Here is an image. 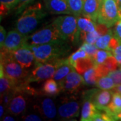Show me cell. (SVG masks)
Returning <instances> with one entry per match:
<instances>
[{
    "label": "cell",
    "mask_w": 121,
    "mask_h": 121,
    "mask_svg": "<svg viewBox=\"0 0 121 121\" xmlns=\"http://www.w3.org/2000/svg\"><path fill=\"white\" fill-rule=\"evenodd\" d=\"M47 15V12L40 2L28 5L16 21V29L23 35L28 36L34 32Z\"/></svg>",
    "instance_id": "obj_1"
},
{
    "label": "cell",
    "mask_w": 121,
    "mask_h": 121,
    "mask_svg": "<svg viewBox=\"0 0 121 121\" xmlns=\"http://www.w3.org/2000/svg\"><path fill=\"white\" fill-rule=\"evenodd\" d=\"M34 52L35 65L63 58L69 52L71 47L63 39L39 45H30Z\"/></svg>",
    "instance_id": "obj_2"
},
{
    "label": "cell",
    "mask_w": 121,
    "mask_h": 121,
    "mask_svg": "<svg viewBox=\"0 0 121 121\" xmlns=\"http://www.w3.org/2000/svg\"><path fill=\"white\" fill-rule=\"evenodd\" d=\"M0 59V73L13 80L16 83V86L26 82L29 75L28 71L16 60L12 52L1 51Z\"/></svg>",
    "instance_id": "obj_3"
},
{
    "label": "cell",
    "mask_w": 121,
    "mask_h": 121,
    "mask_svg": "<svg viewBox=\"0 0 121 121\" xmlns=\"http://www.w3.org/2000/svg\"><path fill=\"white\" fill-rule=\"evenodd\" d=\"M53 23L60 33L61 39L67 42L79 44L80 35L78 26V17L74 15L64 14L55 19Z\"/></svg>",
    "instance_id": "obj_4"
},
{
    "label": "cell",
    "mask_w": 121,
    "mask_h": 121,
    "mask_svg": "<svg viewBox=\"0 0 121 121\" xmlns=\"http://www.w3.org/2000/svg\"><path fill=\"white\" fill-rule=\"evenodd\" d=\"M68 60V58H59L36 65V67L26 79V83L41 82L52 78L56 69Z\"/></svg>",
    "instance_id": "obj_5"
},
{
    "label": "cell",
    "mask_w": 121,
    "mask_h": 121,
    "mask_svg": "<svg viewBox=\"0 0 121 121\" xmlns=\"http://www.w3.org/2000/svg\"><path fill=\"white\" fill-rule=\"evenodd\" d=\"M121 20V13L116 0H102L96 23L104 24L108 28H111Z\"/></svg>",
    "instance_id": "obj_6"
},
{
    "label": "cell",
    "mask_w": 121,
    "mask_h": 121,
    "mask_svg": "<svg viewBox=\"0 0 121 121\" xmlns=\"http://www.w3.org/2000/svg\"><path fill=\"white\" fill-rule=\"evenodd\" d=\"M60 33L52 22L38 31L28 36L27 43L29 45H39L61 40Z\"/></svg>",
    "instance_id": "obj_7"
},
{
    "label": "cell",
    "mask_w": 121,
    "mask_h": 121,
    "mask_svg": "<svg viewBox=\"0 0 121 121\" xmlns=\"http://www.w3.org/2000/svg\"><path fill=\"white\" fill-rule=\"evenodd\" d=\"M113 94L112 90L91 89L84 92L83 98L91 100L99 110H104L111 102Z\"/></svg>",
    "instance_id": "obj_8"
},
{
    "label": "cell",
    "mask_w": 121,
    "mask_h": 121,
    "mask_svg": "<svg viewBox=\"0 0 121 121\" xmlns=\"http://www.w3.org/2000/svg\"><path fill=\"white\" fill-rule=\"evenodd\" d=\"M28 36L20 32L18 30L9 31L5 40L4 43L1 47V51L12 52L27 44Z\"/></svg>",
    "instance_id": "obj_9"
},
{
    "label": "cell",
    "mask_w": 121,
    "mask_h": 121,
    "mask_svg": "<svg viewBox=\"0 0 121 121\" xmlns=\"http://www.w3.org/2000/svg\"><path fill=\"white\" fill-rule=\"evenodd\" d=\"M60 90L67 93H73L83 83V78L75 69L71 71L59 82Z\"/></svg>",
    "instance_id": "obj_10"
},
{
    "label": "cell",
    "mask_w": 121,
    "mask_h": 121,
    "mask_svg": "<svg viewBox=\"0 0 121 121\" xmlns=\"http://www.w3.org/2000/svg\"><path fill=\"white\" fill-rule=\"evenodd\" d=\"M12 55L16 60L24 69L29 68L33 65L34 63H35L34 52L28 43L12 52Z\"/></svg>",
    "instance_id": "obj_11"
},
{
    "label": "cell",
    "mask_w": 121,
    "mask_h": 121,
    "mask_svg": "<svg viewBox=\"0 0 121 121\" xmlns=\"http://www.w3.org/2000/svg\"><path fill=\"white\" fill-rule=\"evenodd\" d=\"M80 106L75 100H71L62 104L58 109V114L60 118L71 120L79 115Z\"/></svg>",
    "instance_id": "obj_12"
},
{
    "label": "cell",
    "mask_w": 121,
    "mask_h": 121,
    "mask_svg": "<svg viewBox=\"0 0 121 121\" xmlns=\"http://www.w3.org/2000/svg\"><path fill=\"white\" fill-rule=\"evenodd\" d=\"M45 7L52 14H71L67 0H44Z\"/></svg>",
    "instance_id": "obj_13"
},
{
    "label": "cell",
    "mask_w": 121,
    "mask_h": 121,
    "mask_svg": "<svg viewBox=\"0 0 121 121\" xmlns=\"http://www.w3.org/2000/svg\"><path fill=\"white\" fill-rule=\"evenodd\" d=\"M102 4V0H86L82 15L97 22Z\"/></svg>",
    "instance_id": "obj_14"
},
{
    "label": "cell",
    "mask_w": 121,
    "mask_h": 121,
    "mask_svg": "<svg viewBox=\"0 0 121 121\" xmlns=\"http://www.w3.org/2000/svg\"><path fill=\"white\" fill-rule=\"evenodd\" d=\"M20 93L16 94L12 99L8 106V111L13 115H20L26 111L27 108L26 98Z\"/></svg>",
    "instance_id": "obj_15"
},
{
    "label": "cell",
    "mask_w": 121,
    "mask_h": 121,
    "mask_svg": "<svg viewBox=\"0 0 121 121\" xmlns=\"http://www.w3.org/2000/svg\"><path fill=\"white\" fill-rule=\"evenodd\" d=\"M35 107L46 118L53 119L56 117V106L54 101L50 98H44L39 105L35 106Z\"/></svg>",
    "instance_id": "obj_16"
},
{
    "label": "cell",
    "mask_w": 121,
    "mask_h": 121,
    "mask_svg": "<svg viewBox=\"0 0 121 121\" xmlns=\"http://www.w3.org/2000/svg\"><path fill=\"white\" fill-rule=\"evenodd\" d=\"M78 26L79 35H80V41L83 43L85 36L87 33L91 32L95 30L96 22H94L91 19L85 16H78Z\"/></svg>",
    "instance_id": "obj_17"
},
{
    "label": "cell",
    "mask_w": 121,
    "mask_h": 121,
    "mask_svg": "<svg viewBox=\"0 0 121 121\" xmlns=\"http://www.w3.org/2000/svg\"><path fill=\"white\" fill-rule=\"evenodd\" d=\"M95 104L90 99H84L81 112V121H92L93 117L98 112Z\"/></svg>",
    "instance_id": "obj_18"
},
{
    "label": "cell",
    "mask_w": 121,
    "mask_h": 121,
    "mask_svg": "<svg viewBox=\"0 0 121 121\" xmlns=\"http://www.w3.org/2000/svg\"><path fill=\"white\" fill-rule=\"evenodd\" d=\"M104 111L106 112L112 117L114 121H117V114L121 111V94L114 92L113 94L112 99L107 108Z\"/></svg>",
    "instance_id": "obj_19"
},
{
    "label": "cell",
    "mask_w": 121,
    "mask_h": 121,
    "mask_svg": "<svg viewBox=\"0 0 121 121\" xmlns=\"http://www.w3.org/2000/svg\"><path fill=\"white\" fill-rule=\"evenodd\" d=\"M60 91L61 90L59 82H56V80L53 78H50L47 79V81L44 83L40 94L49 96H54L59 94Z\"/></svg>",
    "instance_id": "obj_20"
},
{
    "label": "cell",
    "mask_w": 121,
    "mask_h": 121,
    "mask_svg": "<svg viewBox=\"0 0 121 121\" xmlns=\"http://www.w3.org/2000/svg\"><path fill=\"white\" fill-rule=\"evenodd\" d=\"M75 68L72 65H71L69 63V60H67L63 64L59 66L56 69L55 73L54 74L52 78L55 79L56 82H59L63 78H65L68 74L74 70Z\"/></svg>",
    "instance_id": "obj_21"
},
{
    "label": "cell",
    "mask_w": 121,
    "mask_h": 121,
    "mask_svg": "<svg viewBox=\"0 0 121 121\" xmlns=\"http://www.w3.org/2000/svg\"><path fill=\"white\" fill-rule=\"evenodd\" d=\"M16 83L11 79L5 76L4 73H0V93L1 96L11 91H15Z\"/></svg>",
    "instance_id": "obj_22"
},
{
    "label": "cell",
    "mask_w": 121,
    "mask_h": 121,
    "mask_svg": "<svg viewBox=\"0 0 121 121\" xmlns=\"http://www.w3.org/2000/svg\"><path fill=\"white\" fill-rule=\"evenodd\" d=\"M73 67L77 72L79 74H83L88 69L95 67V64L91 57H87L80 59L77 60Z\"/></svg>",
    "instance_id": "obj_23"
},
{
    "label": "cell",
    "mask_w": 121,
    "mask_h": 121,
    "mask_svg": "<svg viewBox=\"0 0 121 121\" xmlns=\"http://www.w3.org/2000/svg\"><path fill=\"white\" fill-rule=\"evenodd\" d=\"M83 84L87 86H94L96 85V83L99 78L97 73L95 67H93L83 73Z\"/></svg>",
    "instance_id": "obj_24"
},
{
    "label": "cell",
    "mask_w": 121,
    "mask_h": 121,
    "mask_svg": "<svg viewBox=\"0 0 121 121\" xmlns=\"http://www.w3.org/2000/svg\"><path fill=\"white\" fill-rule=\"evenodd\" d=\"M69 9L73 14L75 16H79L82 14L83 9L86 0H67Z\"/></svg>",
    "instance_id": "obj_25"
},
{
    "label": "cell",
    "mask_w": 121,
    "mask_h": 121,
    "mask_svg": "<svg viewBox=\"0 0 121 121\" xmlns=\"http://www.w3.org/2000/svg\"><path fill=\"white\" fill-rule=\"evenodd\" d=\"M113 35L114 34H113L112 31L111 30V29H110L106 35L101 36L99 38H98V39L95 42V46L99 49L108 51V44Z\"/></svg>",
    "instance_id": "obj_26"
},
{
    "label": "cell",
    "mask_w": 121,
    "mask_h": 121,
    "mask_svg": "<svg viewBox=\"0 0 121 121\" xmlns=\"http://www.w3.org/2000/svg\"><path fill=\"white\" fill-rule=\"evenodd\" d=\"M95 86L100 90H110L116 86L112 79L108 75L99 78Z\"/></svg>",
    "instance_id": "obj_27"
},
{
    "label": "cell",
    "mask_w": 121,
    "mask_h": 121,
    "mask_svg": "<svg viewBox=\"0 0 121 121\" xmlns=\"http://www.w3.org/2000/svg\"><path fill=\"white\" fill-rule=\"evenodd\" d=\"M112 55H114L112 51L100 49V50L97 51L94 56H93L92 59L94 62L95 66H96V65L102 64L108 56H110Z\"/></svg>",
    "instance_id": "obj_28"
},
{
    "label": "cell",
    "mask_w": 121,
    "mask_h": 121,
    "mask_svg": "<svg viewBox=\"0 0 121 121\" xmlns=\"http://www.w3.org/2000/svg\"><path fill=\"white\" fill-rule=\"evenodd\" d=\"M87 57H91V56H89L87 53L83 49H82V48H79L78 51H76L68 57V60L71 65L74 66L75 62L78 60L80 59H83V58H87Z\"/></svg>",
    "instance_id": "obj_29"
},
{
    "label": "cell",
    "mask_w": 121,
    "mask_h": 121,
    "mask_svg": "<svg viewBox=\"0 0 121 121\" xmlns=\"http://www.w3.org/2000/svg\"><path fill=\"white\" fill-rule=\"evenodd\" d=\"M102 64H103V65L106 69H108L109 71L117 70V68L119 67L117 59H116L115 56H114V55L108 56Z\"/></svg>",
    "instance_id": "obj_30"
},
{
    "label": "cell",
    "mask_w": 121,
    "mask_h": 121,
    "mask_svg": "<svg viewBox=\"0 0 121 121\" xmlns=\"http://www.w3.org/2000/svg\"><path fill=\"white\" fill-rule=\"evenodd\" d=\"M82 49H83L87 53V55L91 58H93V56H94L95 52H97V51L98 50V47L95 46L94 44L87 43H84L82 44V45L81 46V47Z\"/></svg>",
    "instance_id": "obj_31"
},
{
    "label": "cell",
    "mask_w": 121,
    "mask_h": 121,
    "mask_svg": "<svg viewBox=\"0 0 121 121\" xmlns=\"http://www.w3.org/2000/svg\"><path fill=\"white\" fill-rule=\"evenodd\" d=\"M35 0H17L16 6L15 7L16 12L17 14L22 13V12L30 4Z\"/></svg>",
    "instance_id": "obj_32"
},
{
    "label": "cell",
    "mask_w": 121,
    "mask_h": 121,
    "mask_svg": "<svg viewBox=\"0 0 121 121\" xmlns=\"http://www.w3.org/2000/svg\"><path fill=\"white\" fill-rule=\"evenodd\" d=\"M101 36L98 34V32L96 31V30L94 32H89V33H87L86 36H85V39L83 40V43H87L90 44H94L95 43L96 40L99 38Z\"/></svg>",
    "instance_id": "obj_33"
},
{
    "label": "cell",
    "mask_w": 121,
    "mask_h": 121,
    "mask_svg": "<svg viewBox=\"0 0 121 121\" xmlns=\"http://www.w3.org/2000/svg\"><path fill=\"white\" fill-rule=\"evenodd\" d=\"M108 75L112 79L116 86L121 85V69L110 71Z\"/></svg>",
    "instance_id": "obj_34"
},
{
    "label": "cell",
    "mask_w": 121,
    "mask_h": 121,
    "mask_svg": "<svg viewBox=\"0 0 121 121\" xmlns=\"http://www.w3.org/2000/svg\"><path fill=\"white\" fill-rule=\"evenodd\" d=\"M110 28H108L106 25L101 23H96L95 30L100 36H103L108 32Z\"/></svg>",
    "instance_id": "obj_35"
},
{
    "label": "cell",
    "mask_w": 121,
    "mask_h": 121,
    "mask_svg": "<svg viewBox=\"0 0 121 121\" xmlns=\"http://www.w3.org/2000/svg\"><path fill=\"white\" fill-rule=\"evenodd\" d=\"M121 44V42L118 40V39H117L114 35H113V36L112 37V39L109 43V44H108V51L112 52L113 51L114 49H116Z\"/></svg>",
    "instance_id": "obj_36"
},
{
    "label": "cell",
    "mask_w": 121,
    "mask_h": 121,
    "mask_svg": "<svg viewBox=\"0 0 121 121\" xmlns=\"http://www.w3.org/2000/svg\"><path fill=\"white\" fill-rule=\"evenodd\" d=\"M114 35L118 39V40L121 43V20L118 22H117V24L114 25Z\"/></svg>",
    "instance_id": "obj_37"
},
{
    "label": "cell",
    "mask_w": 121,
    "mask_h": 121,
    "mask_svg": "<svg viewBox=\"0 0 121 121\" xmlns=\"http://www.w3.org/2000/svg\"><path fill=\"white\" fill-rule=\"evenodd\" d=\"M0 3L8 7L9 9H12L16 6L17 0H0Z\"/></svg>",
    "instance_id": "obj_38"
},
{
    "label": "cell",
    "mask_w": 121,
    "mask_h": 121,
    "mask_svg": "<svg viewBox=\"0 0 121 121\" xmlns=\"http://www.w3.org/2000/svg\"><path fill=\"white\" fill-rule=\"evenodd\" d=\"M23 120L24 121H42V119L40 118V117H39L38 115L36 114H28L26 117H22Z\"/></svg>",
    "instance_id": "obj_39"
},
{
    "label": "cell",
    "mask_w": 121,
    "mask_h": 121,
    "mask_svg": "<svg viewBox=\"0 0 121 121\" xmlns=\"http://www.w3.org/2000/svg\"><path fill=\"white\" fill-rule=\"evenodd\" d=\"M6 31L4 29V28L2 26H0V46L2 47L4 43V41L6 39Z\"/></svg>",
    "instance_id": "obj_40"
},
{
    "label": "cell",
    "mask_w": 121,
    "mask_h": 121,
    "mask_svg": "<svg viewBox=\"0 0 121 121\" xmlns=\"http://www.w3.org/2000/svg\"><path fill=\"white\" fill-rule=\"evenodd\" d=\"M10 9L8 8V7H6L5 5L3 4H1L0 5V13H1V18H2V17L5 16H6L8 13Z\"/></svg>",
    "instance_id": "obj_41"
},
{
    "label": "cell",
    "mask_w": 121,
    "mask_h": 121,
    "mask_svg": "<svg viewBox=\"0 0 121 121\" xmlns=\"http://www.w3.org/2000/svg\"><path fill=\"white\" fill-rule=\"evenodd\" d=\"M114 56H115L117 62L118 63V65L121 66V54H116V55H114Z\"/></svg>",
    "instance_id": "obj_42"
},
{
    "label": "cell",
    "mask_w": 121,
    "mask_h": 121,
    "mask_svg": "<svg viewBox=\"0 0 121 121\" xmlns=\"http://www.w3.org/2000/svg\"><path fill=\"white\" fill-rule=\"evenodd\" d=\"M113 55H116V54H121V44L118 47L114 49L112 51Z\"/></svg>",
    "instance_id": "obj_43"
},
{
    "label": "cell",
    "mask_w": 121,
    "mask_h": 121,
    "mask_svg": "<svg viewBox=\"0 0 121 121\" xmlns=\"http://www.w3.org/2000/svg\"><path fill=\"white\" fill-rule=\"evenodd\" d=\"M112 90L113 91H114V92H118V93H121V85L115 86Z\"/></svg>",
    "instance_id": "obj_44"
},
{
    "label": "cell",
    "mask_w": 121,
    "mask_h": 121,
    "mask_svg": "<svg viewBox=\"0 0 121 121\" xmlns=\"http://www.w3.org/2000/svg\"><path fill=\"white\" fill-rule=\"evenodd\" d=\"M4 107L5 106L4 105L2 106V104H1V106H0V118H2L4 114Z\"/></svg>",
    "instance_id": "obj_45"
},
{
    "label": "cell",
    "mask_w": 121,
    "mask_h": 121,
    "mask_svg": "<svg viewBox=\"0 0 121 121\" xmlns=\"http://www.w3.org/2000/svg\"><path fill=\"white\" fill-rule=\"evenodd\" d=\"M4 119H3V121H14V118H13V117H9V116H7V117H4V118H3Z\"/></svg>",
    "instance_id": "obj_46"
},
{
    "label": "cell",
    "mask_w": 121,
    "mask_h": 121,
    "mask_svg": "<svg viewBox=\"0 0 121 121\" xmlns=\"http://www.w3.org/2000/svg\"><path fill=\"white\" fill-rule=\"evenodd\" d=\"M116 1H117L118 6V8H119V10H120V12H121V0H116Z\"/></svg>",
    "instance_id": "obj_47"
},
{
    "label": "cell",
    "mask_w": 121,
    "mask_h": 121,
    "mask_svg": "<svg viewBox=\"0 0 121 121\" xmlns=\"http://www.w3.org/2000/svg\"><path fill=\"white\" fill-rule=\"evenodd\" d=\"M117 121H121V111L117 114Z\"/></svg>",
    "instance_id": "obj_48"
},
{
    "label": "cell",
    "mask_w": 121,
    "mask_h": 121,
    "mask_svg": "<svg viewBox=\"0 0 121 121\" xmlns=\"http://www.w3.org/2000/svg\"><path fill=\"white\" fill-rule=\"evenodd\" d=\"M119 68H120V69H121V66H119Z\"/></svg>",
    "instance_id": "obj_49"
}]
</instances>
